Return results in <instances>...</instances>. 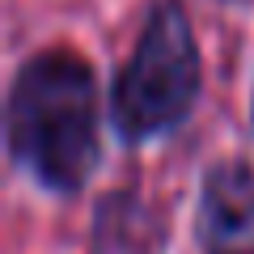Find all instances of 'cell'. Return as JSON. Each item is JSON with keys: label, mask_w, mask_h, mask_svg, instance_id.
Instances as JSON below:
<instances>
[{"label": "cell", "mask_w": 254, "mask_h": 254, "mask_svg": "<svg viewBox=\"0 0 254 254\" xmlns=\"http://www.w3.org/2000/svg\"><path fill=\"white\" fill-rule=\"evenodd\" d=\"M199 47L178 4H161L144 21L136 47L110 89V119L127 144H144L182 123L199 102Z\"/></svg>", "instance_id": "7a4b0ae2"}, {"label": "cell", "mask_w": 254, "mask_h": 254, "mask_svg": "<svg viewBox=\"0 0 254 254\" xmlns=\"http://www.w3.org/2000/svg\"><path fill=\"white\" fill-rule=\"evenodd\" d=\"M9 157L55 195H76L98 165V81L76 51H43L9 89Z\"/></svg>", "instance_id": "6da1fadb"}, {"label": "cell", "mask_w": 254, "mask_h": 254, "mask_svg": "<svg viewBox=\"0 0 254 254\" xmlns=\"http://www.w3.org/2000/svg\"><path fill=\"white\" fill-rule=\"evenodd\" d=\"M203 254H254V170L246 161H216L199 190Z\"/></svg>", "instance_id": "3957f363"}]
</instances>
